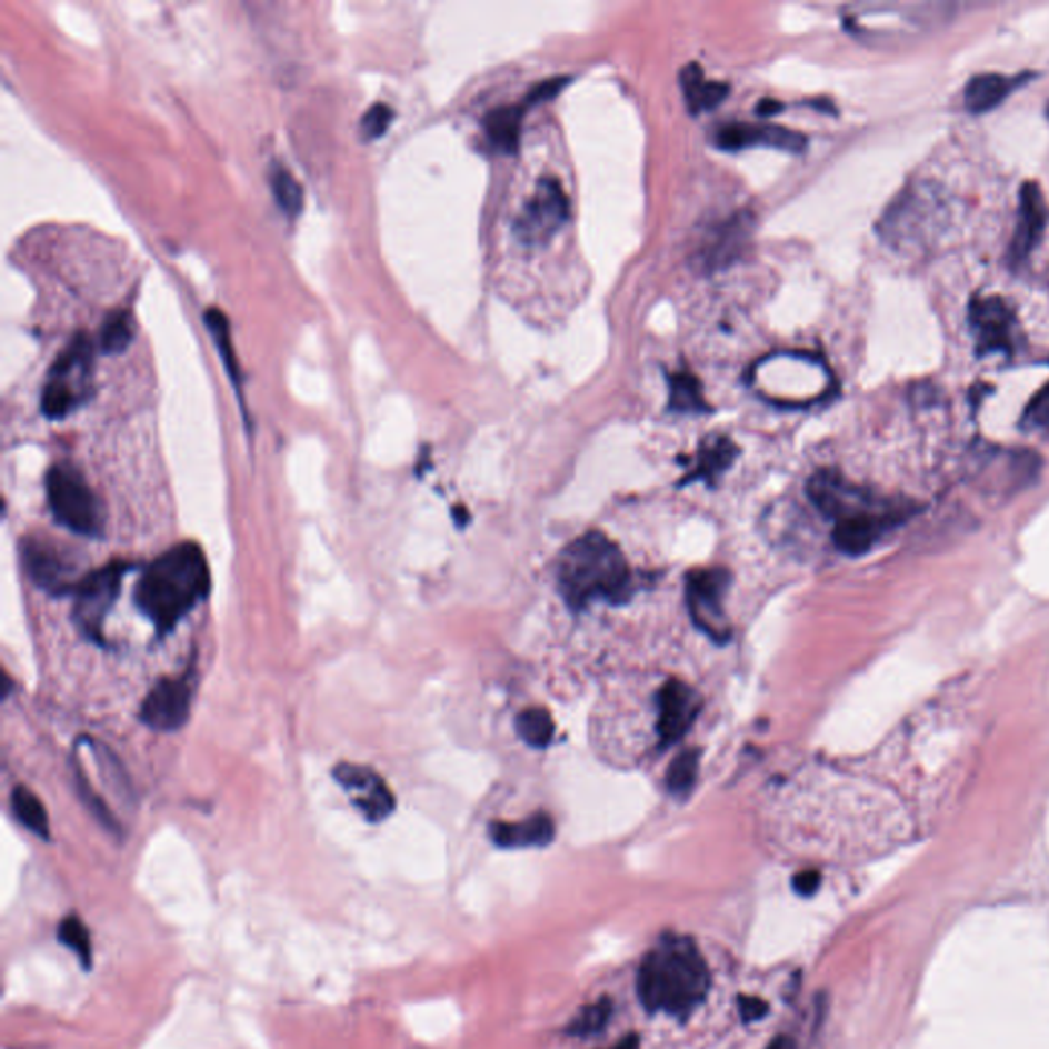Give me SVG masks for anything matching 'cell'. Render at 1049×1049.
Listing matches in <instances>:
<instances>
[{"label":"cell","instance_id":"7a4b0ae2","mask_svg":"<svg viewBox=\"0 0 1049 1049\" xmlns=\"http://www.w3.org/2000/svg\"><path fill=\"white\" fill-rule=\"evenodd\" d=\"M210 589L206 553L193 541H183L146 568L133 590V601L158 633H169L210 595Z\"/></svg>","mask_w":1049,"mask_h":1049},{"label":"cell","instance_id":"2e32d148","mask_svg":"<svg viewBox=\"0 0 1049 1049\" xmlns=\"http://www.w3.org/2000/svg\"><path fill=\"white\" fill-rule=\"evenodd\" d=\"M910 511L888 512V514H861L837 521L832 541L842 553L861 556L871 550L896 524L902 523Z\"/></svg>","mask_w":1049,"mask_h":1049},{"label":"cell","instance_id":"5b68a950","mask_svg":"<svg viewBox=\"0 0 1049 1049\" xmlns=\"http://www.w3.org/2000/svg\"><path fill=\"white\" fill-rule=\"evenodd\" d=\"M808 497L827 517L837 521L861 517V514H888L908 511L905 502L879 499L861 486L851 484L840 473L822 470L813 473L808 482Z\"/></svg>","mask_w":1049,"mask_h":1049},{"label":"cell","instance_id":"603a6c76","mask_svg":"<svg viewBox=\"0 0 1049 1049\" xmlns=\"http://www.w3.org/2000/svg\"><path fill=\"white\" fill-rule=\"evenodd\" d=\"M669 408L681 414H697L708 412L709 407L703 398L701 383L691 373H672L669 380Z\"/></svg>","mask_w":1049,"mask_h":1049},{"label":"cell","instance_id":"30bf717a","mask_svg":"<svg viewBox=\"0 0 1049 1049\" xmlns=\"http://www.w3.org/2000/svg\"><path fill=\"white\" fill-rule=\"evenodd\" d=\"M750 234L752 220L748 211H740L730 220L718 223L709 230L708 237L703 238V242L696 250L693 261L697 269L703 273H713L730 267L747 250Z\"/></svg>","mask_w":1049,"mask_h":1049},{"label":"cell","instance_id":"f1b7e54d","mask_svg":"<svg viewBox=\"0 0 1049 1049\" xmlns=\"http://www.w3.org/2000/svg\"><path fill=\"white\" fill-rule=\"evenodd\" d=\"M613 1015V1002L611 998H599L589 1007L578 1012L572 1019V1023L566 1027V1033L572 1037H590L601 1033L605 1027L611 1021Z\"/></svg>","mask_w":1049,"mask_h":1049},{"label":"cell","instance_id":"7402d4cb","mask_svg":"<svg viewBox=\"0 0 1049 1049\" xmlns=\"http://www.w3.org/2000/svg\"><path fill=\"white\" fill-rule=\"evenodd\" d=\"M524 106H502L488 111L484 130L488 140L500 152H514L519 148L521 126H523Z\"/></svg>","mask_w":1049,"mask_h":1049},{"label":"cell","instance_id":"74e56055","mask_svg":"<svg viewBox=\"0 0 1049 1049\" xmlns=\"http://www.w3.org/2000/svg\"><path fill=\"white\" fill-rule=\"evenodd\" d=\"M613 1049H640V1037L631 1033V1036L626 1037V1039H621V1043Z\"/></svg>","mask_w":1049,"mask_h":1049},{"label":"cell","instance_id":"9c48e42d","mask_svg":"<svg viewBox=\"0 0 1049 1049\" xmlns=\"http://www.w3.org/2000/svg\"><path fill=\"white\" fill-rule=\"evenodd\" d=\"M193 681L189 677L162 679L146 696L140 720L158 732H174L183 726L191 711Z\"/></svg>","mask_w":1049,"mask_h":1049},{"label":"cell","instance_id":"8fae6325","mask_svg":"<svg viewBox=\"0 0 1049 1049\" xmlns=\"http://www.w3.org/2000/svg\"><path fill=\"white\" fill-rule=\"evenodd\" d=\"M23 565L27 575L40 587L52 595H66L68 590L77 589L74 582L77 566L68 558V553L60 550L48 539L29 538L23 541Z\"/></svg>","mask_w":1049,"mask_h":1049},{"label":"cell","instance_id":"cb8c5ba5","mask_svg":"<svg viewBox=\"0 0 1049 1049\" xmlns=\"http://www.w3.org/2000/svg\"><path fill=\"white\" fill-rule=\"evenodd\" d=\"M11 803H13V812L19 822L31 830L33 835H38L40 839L48 840L50 839V820H48V812L43 808L40 798L27 789L26 786L14 787L13 796H11Z\"/></svg>","mask_w":1049,"mask_h":1049},{"label":"cell","instance_id":"44dd1931","mask_svg":"<svg viewBox=\"0 0 1049 1049\" xmlns=\"http://www.w3.org/2000/svg\"><path fill=\"white\" fill-rule=\"evenodd\" d=\"M681 87L691 113H703L720 106L730 92V87L720 80H708L697 64H689L681 74Z\"/></svg>","mask_w":1049,"mask_h":1049},{"label":"cell","instance_id":"ffe728a7","mask_svg":"<svg viewBox=\"0 0 1049 1049\" xmlns=\"http://www.w3.org/2000/svg\"><path fill=\"white\" fill-rule=\"evenodd\" d=\"M738 456V447L728 437H709L697 453L696 468L682 480V484L693 480L716 482L726 472Z\"/></svg>","mask_w":1049,"mask_h":1049},{"label":"cell","instance_id":"ac0fdd59","mask_svg":"<svg viewBox=\"0 0 1049 1049\" xmlns=\"http://www.w3.org/2000/svg\"><path fill=\"white\" fill-rule=\"evenodd\" d=\"M488 832L500 849H531L548 847L556 837V827L550 816L541 812L521 822H492Z\"/></svg>","mask_w":1049,"mask_h":1049},{"label":"cell","instance_id":"5bb4252c","mask_svg":"<svg viewBox=\"0 0 1049 1049\" xmlns=\"http://www.w3.org/2000/svg\"><path fill=\"white\" fill-rule=\"evenodd\" d=\"M970 324L976 332L980 353L1009 351L1012 347L1017 320L1002 298L990 296L971 303Z\"/></svg>","mask_w":1049,"mask_h":1049},{"label":"cell","instance_id":"f546056e","mask_svg":"<svg viewBox=\"0 0 1049 1049\" xmlns=\"http://www.w3.org/2000/svg\"><path fill=\"white\" fill-rule=\"evenodd\" d=\"M133 337L131 316L126 310H116L107 316L99 332V349L106 354L121 353L128 349Z\"/></svg>","mask_w":1049,"mask_h":1049},{"label":"cell","instance_id":"3957f363","mask_svg":"<svg viewBox=\"0 0 1049 1049\" xmlns=\"http://www.w3.org/2000/svg\"><path fill=\"white\" fill-rule=\"evenodd\" d=\"M558 587L575 611L597 599L621 603L631 595L630 566L611 539L601 531H589L562 551Z\"/></svg>","mask_w":1049,"mask_h":1049},{"label":"cell","instance_id":"d6986e66","mask_svg":"<svg viewBox=\"0 0 1049 1049\" xmlns=\"http://www.w3.org/2000/svg\"><path fill=\"white\" fill-rule=\"evenodd\" d=\"M1023 79L1005 74H978L966 87V107L971 113H986L1000 106L1010 92L1015 91Z\"/></svg>","mask_w":1049,"mask_h":1049},{"label":"cell","instance_id":"1f68e13d","mask_svg":"<svg viewBox=\"0 0 1049 1049\" xmlns=\"http://www.w3.org/2000/svg\"><path fill=\"white\" fill-rule=\"evenodd\" d=\"M697 771H699V752L682 750L681 755L670 762L669 771H667V787L670 793L679 798L689 796L696 786Z\"/></svg>","mask_w":1049,"mask_h":1049},{"label":"cell","instance_id":"4316f807","mask_svg":"<svg viewBox=\"0 0 1049 1049\" xmlns=\"http://www.w3.org/2000/svg\"><path fill=\"white\" fill-rule=\"evenodd\" d=\"M269 183L276 196L277 206L288 216H298L303 208V189L300 181L283 167L273 164L269 171Z\"/></svg>","mask_w":1049,"mask_h":1049},{"label":"cell","instance_id":"8992f818","mask_svg":"<svg viewBox=\"0 0 1049 1049\" xmlns=\"http://www.w3.org/2000/svg\"><path fill=\"white\" fill-rule=\"evenodd\" d=\"M568 197L558 179H541L514 220V238L531 249L550 244L568 222Z\"/></svg>","mask_w":1049,"mask_h":1049},{"label":"cell","instance_id":"7c38bea8","mask_svg":"<svg viewBox=\"0 0 1049 1049\" xmlns=\"http://www.w3.org/2000/svg\"><path fill=\"white\" fill-rule=\"evenodd\" d=\"M334 779L351 793L357 810L363 813L369 822H381L393 812L396 798L390 787L380 775L373 773L368 767L341 762L334 769Z\"/></svg>","mask_w":1049,"mask_h":1049},{"label":"cell","instance_id":"d590c367","mask_svg":"<svg viewBox=\"0 0 1049 1049\" xmlns=\"http://www.w3.org/2000/svg\"><path fill=\"white\" fill-rule=\"evenodd\" d=\"M820 883H822V873L816 871V869L800 871V873H796L793 879H791L793 892L801 896V898H810V896L818 892V890H820Z\"/></svg>","mask_w":1049,"mask_h":1049},{"label":"cell","instance_id":"4dcf8cb0","mask_svg":"<svg viewBox=\"0 0 1049 1049\" xmlns=\"http://www.w3.org/2000/svg\"><path fill=\"white\" fill-rule=\"evenodd\" d=\"M58 939L60 943L72 949L79 958L80 966L84 970H91L92 966V945L91 932L87 925L79 917H66L60 927H58Z\"/></svg>","mask_w":1049,"mask_h":1049},{"label":"cell","instance_id":"4fadbf2b","mask_svg":"<svg viewBox=\"0 0 1049 1049\" xmlns=\"http://www.w3.org/2000/svg\"><path fill=\"white\" fill-rule=\"evenodd\" d=\"M656 703H658L656 730L660 736V747H672L693 726L701 709V699L687 682L672 679L665 682Z\"/></svg>","mask_w":1049,"mask_h":1049},{"label":"cell","instance_id":"484cf974","mask_svg":"<svg viewBox=\"0 0 1049 1049\" xmlns=\"http://www.w3.org/2000/svg\"><path fill=\"white\" fill-rule=\"evenodd\" d=\"M514 726H517V735L521 736V740L533 748L548 747L551 738H553V730H556L550 711L543 708L523 709L517 716Z\"/></svg>","mask_w":1049,"mask_h":1049},{"label":"cell","instance_id":"f35d334b","mask_svg":"<svg viewBox=\"0 0 1049 1049\" xmlns=\"http://www.w3.org/2000/svg\"><path fill=\"white\" fill-rule=\"evenodd\" d=\"M779 109H781V106L775 103V101H769V99H765L761 106H759V111H761L762 116H769L771 111H779Z\"/></svg>","mask_w":1049,"mask_h":1049},{"label":"cell","instance_id":"9a60e30c","mask_svg":"<svg viewBox=\"0 0 1049 1049\" xmlns=\"http://www.w3.org/2000/svg\"><path fill=\"white\" fill-rule=\"evenodd\" d=\"M713 140L721 150L769 146V148L786 150V152H803L808 144L806 136H801L798 131L779 128V126H767V123H726L716 130Z\"/></svg>","mask_w":1049,"mask_h":1049},{"label":"cell","instance_id":"ba28073f","mask_svg":"<svg viewBox=\"0 0 1049 1049\" xmlns=\"http://www.w3.org/2000/svg\"><path fill=\"white\" fill-rule=\"evenodd\" d=\"M128 565L113 562L79 580L74 589V621L92 642H103V628L111 607L118 599Z\"/></svg>","mask_w":1049,"mask_h":1049},{"label":"cell","instance_id":"836d02e7","mask_svg":"<svg viewBox=\"0 0 1049 1049\" xmlns=\"http://www.w3.org/2000/svg\"><path fill=\"white\" fill-rule=\"evenodd\" d=\"M392 118V107L388 106V103H373V106L369 107L368 111L363 113L361 123H359L361 136H363L366 140L380 138V136H383V131L388 130Z\"/></svg>","mask_w":1049,"mask_h":1049},{"label":"cell","instance_id":"d6a6232c","mask_svg":"<svg viewBox=\"0 0 1049 1049\" xmlns=\"http://www.w3.org/2000/svg\"><path fill=\"white\" fill-rule=\"evenodd\" d=\"M1021 424L1025 431L1049 434V383L1031 400Z\"/></svg>","mask_w":1049,"mask_h":1049},{"label":"cell","instance_id":"6da1fadb","mask_svg":"<svg viewBox=\"0 0 1049 1049\" xmlns=\"http://www.w3.org/2000/svg\"><path fill=\"white\" fill-rule=\"evenodd\" d=\"M711 988L708 963L691 937L665 935L652 951L643 956L636 976V990L650 1015L665 1012L675 1019H689Z\"/></svg>","mask_w":1049,"mask_h":1049},{"label":"cell","instance_id":"ab89813d","mask_svg":"<svg viewBox=\"0 0 1049 1049\" xmlns=\"http://www.w3.org/2000/svg\"><path fill=\"white\" fill-rule=\"evenodd\" d=\"M453 512H456V514H458V517H456V519H458V523H459V524L466 523V521H468V517H470V514H468V512L463 511V509H456V511H453Z\"/></svg>","mask_w":1049,"mask_h":1049},{"label":"cell","instance_id":"e0dca14e","mask_svg":"<svg viewBox=\"0 0 1049 1049\" xmlns=\"http://www.w3.org/2000/svg\"><path fill=\"white\" fill-rule=\"evenodd\" d=\"M1048 223V206L1039 184L1029 181L1021 187V203H1019V222L1015 230V238L1010 242V262H1023L1043 237Z\"/></svg>","mask_w":1049,"mask_h":1049},{"label":"cell","instance_id":"52a82bcc","mask_svg":"<svg viewBox=\"0 0 1049 1049\" xmlns=\"http://www.w3.org/2000/svg\"><path fill=\"white\" fill-rule=\"evenodd\" d=\"M728 587L730 572L726 568H699L689 572L685 582L687 609L693 623L718 643L732 638L730 621L723 613V595Z\"/></svg>","mask_w":1049,"mask_h":1049},{"label":"cell","instance_id":"8d00e7d4","mask_svg":"<svg viewBox=\"0 0 1049 1049\" xmlns=\"http://www.w3.org/2000/svg\"><path fill=\"white\" fill-rule=\"evenodd\" d=\"M767 1049H798L796 1041L789 1036H777L773 1041L767 1046Z\"/></svg>","mask_w":1049,"mask_h":1049},{"label":"cell","instance_id":"83f0119b","mask_svg":"<svg viewBox=\"0 0 1049 1049\" xmlns=\"http://www.w3.org/2000/svg\"><path fill=\"white\" fill-rule=\"evenodd\" d=\"M80 404V393H77L74 386L62 378H50L48 386L41 393V410L48 419H64L66 414L72 412V408Z\"/></svg>","mask_w":1049,"mask_h":1049},{"label":"cell","instance_id":"277c9868","mask_svg":"<svg viewBox=\"0 0 1049 1049\" xmlns=\"http://www.w3.org/2000/svg\"><path fill=\"white\" fill-rule=\"evenodd\" d=\"M48 502L58 523L80 536H101L106 511L84 476L70 463H58L46 480Z\"/></svg>","mask_w":1049,"mask_h":1049},{"label":"cell","instance_id":"d4e9b609","mask_svg":"<svg viewBox=\"0 0 1049 1049\" xmlns=\"http://www.w3.org/2000/svg\"><path fill=\"white\" fill-rule=\"evenodd\" d=\"M206 324L210 328L211 337L218 344V351L222 357L226 371L230 376L232 383L237 386L240 392V368H238L237 353H234V342H232V332H230V322L220 308H208L206 310Z\"/></svg>","mask_w":1049,"mask_h":1049},{"label":"cell","instance_id":"e575fe53","mask_svg":"<svg viewBox=\"0 0 1049 1049\" xmlns=\"http://www.w3.org/2000/svg\"><path fill=\"white\" fill-rule=\"evenodd\" d=\"M738 1012L745 1023H757L767 1017L769 1002L757 997H738Z\"/></svg>","mask_w":1049,"mask_h":1049},{"label":"cell","instance_id":"60d3db41","mask_svg":"<svg viewBox=\"0 0 1049 1049\" xmlns=\"http://www.w3.org/2000/svg\"><path fill=\"white\" fill-rule=\"evenodd\" d=\"M1048 118H1049V106H1048Z\"/></svg>","mask_w":1049,"mask_h":1049}]
</instances>
